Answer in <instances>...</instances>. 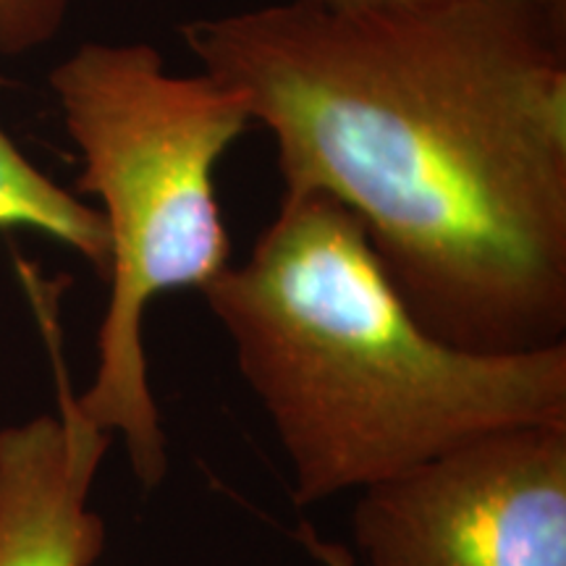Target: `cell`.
<instances>
[{
    "label": "cell",
    "instance_id": "1",
    "mask_svg": "<svg viewBox=\"0 0 566 566\" xmlns=\"http://www.w3.org/2000/svg\"><path fill=\"white\" fill-rule=\"evenodd\" d=\"M181 38L273 134L283 192L349 210L424 331L478 354L566 344V9L289 0Z\"/></svg>",
    "mask_w": 566,
    "mask_h": 566
},
{
    "label": "cell",
    "instance_id": "5",
    "mask_svg": "<svg viewBox=\"0 0 566 566\" xmlns=\"http://www.w3.org/2000/svg\"><path fill=\"white\" fill-rule=\"evenodd\" d=\"M59 378L55 412L0 430V566H95L105 548L90 493L113 436Z\"/></svg>",
    "mask_w": 566,
    "mask_h": 566
},
{
    "label": "cell",
    "instance_id": "8",
    "mask_svg": "<svg viewBox=\"0 0 566 566\" xmlns=\"http://www.w3.org/2000/svg\"><path fill=\"white\" fill-rule=\"evenodd\" d=\"M325 9L338 11H378V9H407V6L438 3V0H315ZM533 3H551L558 9H566V0H533Z\"/></svg>",
    "mask_w": 566,
    "mask_h": 566
},
{
    "label": "cell",
    "instance_id": "9",
    "mask_svg": "<svg viewBox=\"0 0 566 566\" xmlns=\"http://www.w3.org/2000/svg\"><path fill=\"white\" fill-rule=\"evenodd\" d=\"M300 541L304 543V548H307L310 554H313L323 566H354V558L349 551H346L344 546H338V543H328V541H323V537H317L313 533V527L302 525Z\"/></svg>",
    "mask_w": 566,
    "mask_h": 566
},
{
    "label": "cell",
    "instance_id": "4",
    "mask_svg": "<svg viewBox=\"0 0 566 566\" xmlns=\"http://www.w3.org/2000/svg\"><path fill=\"white\" fill-rule=\"evenodd\" d=\"M365 566H566V424L493 430L359 491Z\"/></svg>",
    "mask_w": 566,
    "mask_h": 566
},
{
    "label": "cell",
    "instance_id": "7",
    "mask_svg": "<svg viewBox=\"0 0 566 566\" xmlns=\"http://www.w3.org/2000/svg\"><path fill=\"white\" fill-rule=\"evenodd\" d=\"M74 0H0V55H24L55 40Z\"/></svg>",
    "mask_w": 566,
    "mask_h": 566
},
{
    "label": "cell",
    "instance_id": "2",
    "mask_svg": "<svg viewBox=\"0 0 566 566\" xmlns=\"http://www.w3.org/2000/svg\"><path fill=\"white\" fill-rule=\"evenodd\" d=\"M202 294L289 459L296 506L493 430L566 424V344L478 354L436 338L325 195L283 192L250 258Z\"/></svg>",
    "mask_w": 566,
    "mask_h": 566
},
{
    "label": "cell",
    "instance_id": "6",
    "mask_svg": "<svg viewBox=\"0 0 566 566\" xmlns=\"http://www.w3.org/2000/svg\"><path fill=\"white\" fill-rule=\"evenodd\" d=\"M6 80L0 74V87ZM0 229H32L66 244L105 279L108 231L97 208L48 179L0 126Z\"/></svg>",
    "mask_w": 566,
    "mask_h": 566
},
{
    "label": "cell",
    "instance_id": "3",
    "mask_svg": "<svg viewBox=\"0 0 566 566\" xmlns=\"http://www.w3.org/2000/svg\"><path fill=\"white\" fill-rule=\"evenodd\" d=\"M63 126L82 155L80 192L108 231V307L97 367L76 405L122 438L142 488L168 454L145 354V313L174 289H202L229 265L216 197L223 153L254 124L244 97L212 76H176L147 42H84L51 71Z\"/></svg>",
    "mask_w": 566,
    "mask_h": 566
}]
</instances>
